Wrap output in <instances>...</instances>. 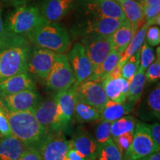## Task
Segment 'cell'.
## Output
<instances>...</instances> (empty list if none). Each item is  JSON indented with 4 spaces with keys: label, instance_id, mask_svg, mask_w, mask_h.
Here are the masks:
<instances>
[{
    "label": "cell",
    "instance_id": "37",
    "mask_svg": "<svg viewBox=\"0 0 160 160\" xmlns=\"http://www.w3.org/2000/svg\"><path fill=\"white\" fill-rule=\"evenodd\" d=\"M147 43L151 47H154L160 43V30L159 26H150L146 32Z\"/></svg>",
    "mask_w": 160,
    "mask_h": 160
},
{
    "label": "cell",
    "instance_id": "20",
    "mask_svg": "<svg viewBox=\"0 0 160 160\" xmlns=\"http://www.w3.org/2000/svg\"><path fill=\"white\" fill-rule=\"evenodd\" d=\"M70 145L91 160L95 159L99 148L93 136L85 131H77L70 140Z\"/></svg>",
    "mask_w": 160,
    "mask_h": 160
},
{
    "label": "cell",
    "instance_id": "2",
    "mask_svg": "<svg viewBox=\"0 0 160 160\" xmlns=\"http://www.w3.org/2000/svg\"><path fill=\"white\" fill-rule=\"evenodd\" d=\"M3 108L12 135L28 146L38 148L49 132L38 122L33 111H12Z\"/></svg>",
    "mask_w": 160,
    "mask_h": 160
},
{
    "label": "cell",
    "instance_id": "26",
    "mask_svg": "<svg viewBox=\"0 0 160 160\" xmlns=\"http://www.w3.org/2000/svg\"><path fill=\"white\" fill-rule=\"evenodd\" d=\"M150 27L148 23L145 22L140 28L136 32L135 34L132 37L128 45L127 46L125 51L120 55V59L118 65L119 66H122L124 63L137 52L138 50L141 48L142 45L145 40L146 32L147 30Z\"/></svg>",
    "mask_w": 160,
    "mask_h": 160
},
{
    "label": "cell",
    "instance_id": "3",
    "mask_svg": "<svg viewBox=\"0 0 160 160\" xmlns=\"http://www.w3.org/2000/svg\"><path fill=\"white\" fill-rule=\"evenodd\" d=\"M27 37L35 46L57 53H65L71 44L68 32L63 26L47 21L38 26Z\"/></svg>",
    "mask_w": 160,
    "mask_h": 160
},
{
    "label": "cell",
    "instance_id": "17",
    "mask_svg": "<svg viewBox=\"0 0 160 160\" xmlns=\"http://www.w3.org/2000/svg\"><path fill=\"white\" fill-rule=\"evenodd\" d=\"M138 115L143 121L159 120L160 85L159 82L143 98L138 109Z\"/></svg>",
    "mask_w": 160,
    "mask_h": 160
},
{
    "label": "cell",
    "instance_id": "30",
    "mask_svg": "<svg viewBox=\"0 0 160 160\" xmlns=\"http://www.w3.org/2000/svg\"><path fill=\"white\" fill-rule=\"evenodd\" d=\"M137 119L132 116H124L111 124V137L114 140L120 135L134 131Z\"/></svg>",
    "mask_w": 160,
    "mask_h": 160
},
{
    "label": "cell",
    "instance_id": "6",
    "mask_svg": "<svg viewBox=\"0 0 160 160\" xmlns=\"http://www.w3.org/2000/svg\"><path fill=\"white\" fill-rule=\"evenodd\" d=\"M76 82L77 80L68 57L64 53H58L48 75L44 81L46 88L58 93L69 88Z\"/></svg>",
    "mask_w": 160,
    "mask_h": 160
},
{
    "label": "cell",
    "instance_id": "7",
    "mask_svg": "<svg viewBox=\"0 0 160 160\" xmlns=\"http://www.w3.org/2000/svg\"><path fill=\"white\" fill-rule=\"evenodd\" d=\"M157 151L147 124L136 122L131 145L123 156V160H138Z\"/></svg>",
    "mask_w": 160,
    "mask_h": 160
},
{
    "label": "cell",
    "instance_id": "13",
    "mask_svg": "<svg viewBox=\"0 0 160 160\" xmlns=\"http://www.w3.org/2000/svg\"><path fill=\"white\" fill-rule=\"evenodd\" d=\"M33 113L38 122L49 133L62 131L59 124L57 104L54 96L39 102L33 111Z\"/></svg>",
    "mask_w": 160,
    "mask_h": 160
},
{
    "label": "cell",
    "instance_id": "42",
    "mask_svg": "<svg viewBox=\"0 0 160 160\" xmlns=\"http://www.w3.org/2000/svg\"><path fill=\"white\" fill-rule=\"evenodd\" d=\"M121 68L122 67L119 66L117 64V65L116 67L113 68V69L111 70V71L108 73L105 77H107V78H111V79H117V78L121 77H122V73H121ZM103 77V78H104ZM102 78V79H103ZM101 82V81H100Z\"/></svg>",
    "mask_w": 160,
    "mask_h": 160
},
{
    "label": "cell",
    "instance_id": "36",
    "mask_svg": "<svg viewBox=\"0 0 160 160\" xmlns=\"http://www.w3.org/2000/svg\"><path fill=\"white\" fill-rule=\"evenodd\" d=\"M133 137V132H128L123 134L120 135L117 139L113 140V142L117 145L118 149L119 150L120 153H122V157L126 153V151L128 150L130 146L131 145L132 140Z\"/></svg>",
    "mask_w": 160,
    "mask_h": 160
},
{
    "label": "cell",
    "instance_id": "43",
    "mask_svg": "<svg viewBox=\"0 0 160 160\" xmlns=\"http://www.w3.org/2000/svg\"><path fill=\"white\" fill-rule=\"evenodd\" d=\"M3 2L11 4V5H13L15 6H19V5H23L29 2L31 0H1Z\"/></svg>",
    "mask_w": 160,
    "mask_h": 160
},
{
    "label": "cell",
    "instance_id": "34",
    "mask_svg": "<svg viewBox=\"0 0 160 160\" xmlns=\"http://www.w3.org/2000/svg\"><path fill=\"white\" fill-rule=\"evenodd\" d=\"M157 56L154 61L145 70V79L148 83L152 84L159 81L160 79V54L159 47L157 50Z\"/></svg>",
    "mask_w": 160,
    "mask_h": 160
},
{
    "label": "cell",
    "instance_id": "25",
    "mask_svg": "<svg viewBox=\"0 0 160 160\" xmlns=\"http://www.w3.org/2000/svg\"><path fill=\"white\" fill-rule=\"evenodd\" d=\"M134 34L135 32L131 24L129 22L128 20L125 19L111 35L112 50L117 51L121 55L125 51Z\"/></svg>",
    "mask_w": 160,
    "mask_h": 160
},
{
    "label": "cell",
    "instance_id": "33",
    "mask_svg": "<svg viewBox=\"0 0 160 160\" xmlns=\"http://www.w3.org/2000/svg\"><path fill=\"white\" fill-rule=\"evenodd\" d=\"M111 124L112 122H109L100 121L99 124L96 128L93 137L95 138L99 147H101L102 145L112 139Z\"/></svg>",
    "mask_w": 160,
    "mask_h": 160
},
{
    "label": "cell",
    "instance_id": "21",
    "mask_svg": "<svg viewBox=\"0 0 160 160\" xmlns=\"http://www.w3.org/2000/svg\"><path fill=\"white\" fill-rule=\"evenodd\" d=\"M103 88L108 99L117 102L127 100L129 90V82L122 77L117 79L104 77L101 80Z\"/></svg>",
    "mask_w": 160,
    "mask_h": 160
},
{
    "label": "cell",
    "instance_id": "16",
    "mask_svg": "<svg viewBox=\"0 0 160 160\" xmlns=\"http://www.w3.org/2000/svg\"><path fill=\"white\" fill-rule=\"evenodd\" d=\"M76 87L77 84L75 83L69 88L56 93L54 95L57 104L59 124L62 131L68 127L73 117L77 102Z\"/></svg>",
    "mask_w": 160,
    "mask_h": 160
},
{
    "label": "cell",
    "instance_id": "32",
    "mask_svg": "<svg viewBox=\"0 0 160 160\" xmlns=\"http://www.w3.org/2000/svg\"><path fill=\"white\" fill-rule=\"evenodd\" d=\"M139 57H140V49L132 55L125 63L122 66L121 73L122 77L129 81L136 72L137 71L139 66Z\"/></svg>",
    "mask_w": 160,
    "mask_h": 160
},
{
    "label": "cell",
    "instance_id": "38",
    "mask_svg": "<svg viewBox=\"0 0 160 160\" xmlns=\"http://www.w3.org/2000/svg\"><path fill=\"white\" fill-rule=\"evenodd\" d=\"M11 131L3 105L0 101V137L11 135Z\"/></svg>",
    "mask_w": 160,
    "mask_h": 160
},
{
    "label": "cell",
    "instance_id": "14",
    "mask_svg": "<svg viewBox=\"0 0 160 160\" xmlns=\"http://www.w3.org/2000/svg\"><path fill=\"white\" fill-rule=\"evenodd\" d=\"M69 63L74 73L77 83H81L91 77L93 67L81 42L73 45L68 57Z\"/></svg>",
    "mask_w": 160,
    "mask_h": 160
},
{
    "label": "cell",
    "instance_id": "4",
    "mask_svg": "<svg viewBox=\"0 0 160 160\" xmlns=\"http://www.w3.org/2000/svg\"><path fill=\"white\" fill-rule=\"evenodd\" d=\"M45 21L37 6L23 5L17 6L8 16L4 26L7 33L28 37Z\"/></svg>",
    "mask_w": 160,
    "mask_h": 160
},
{
    "label": "cell",
    "instance_id": "29",
    "mask_svg": "<svg viewBox=\"0 0 160 160\" xmlns=\"http://www.w3.org/2000/svg\"><path fill=\"white\" fill-rule=\"evenodd\" d=\"M120 59V53L117 51L112 50L107 57L100 65L93 69V72L88 79L101 81L113 68L117 65Z\"/></svg>",
    "mask_w": 160,
    "mask_h": 160
},
{
    "label": "cell",
    "instance_id": "27",
    "mask_svg": "<svg viewBox=\"0 0 160 160\" xmlns=\"http://www.w3.org/2000/svg\"><path fill=\"white\" fill-rule=\"evenodd\" d=\"M73 117L79 123L93 122L99 119L100 112L95 108L77 98Z\"/></svg>",
    "mask_w": 160,
    "mask_h": 160
},
{
    "label": "cell",
    "instance_id": "9",
    "mask_svg": "<svg viewBox=\"0 0 160 160\" xmlns=\"http://www.w3.org/2000/svg\"><path fill=\"white\" fill-rule=\"evenodd\" d=\"M124 20L111 18H87L83 19L78 24L74 31L82 37L110 36L118 28Z\"/></svg>",
    "mask_w": 160,
    "mask_h": 160
},
{
    "label": "cell",
    "instance_id": "8",
    "mask_svg": "<svg viewBox=\"0 0 160 160\" xmlns=\"http://www.w3.org/2000/svg\"><path fill=\"white\" fill-rule=\"evenodd\" d=\"M58 53L35 46L30 52L27 72L44 82L51 71Z\"/></svg>",
    "mask_w": 160,
    "mask_h": 160
},
{
    "label": "cell",
    "instance_id": "1",
    "mask_svg": "<svg viewBox=\"0 0 160 160\" xmlns=\"http://www.w3.org/2000/svg\"><path fill=\"white\" fill-rule=\"evenodd\" d=\"M31 48L25 37L7 33L0 42V82L27 72Z\"/></svg>",
    "mask_w": 160,
    "mask_h": 160
},
{
    "label": "cell",
    "instance_id": "40",
    "mask_svg": "<svg viewBox=\"0 0 160 160\" xmlns=\"http://www.w3.org/2000/svg\"><path fill=\"white\" fill-rule=\"evenodd\" d=\"M18 160H43V159L37 148L28 147Z\"/></svg>",
    "mask_w": 160,
    "mask_h": 160
},
{
    "label": "cell",
    "instance_id": "12",
    "mask_svg": "<svg viewBox=\"0 0 160 160\" xmlns=\"http://www.w3.org/2000/svg\"><path fill=\"white\" fill-rule=\"evenodd\" d=\"M81 43L85 48L93 69L100 65L112 51L111 37L110 36H93L82 37Z\"/></svg>",
    "mask_w": 160,
    "mask_h": 160
},
{
    "label": "cell",
    "instance_id": "39",
    "mask_svg": "<svg viewBox=\"0 0 160 160\" xmlns=\"http://www.w3.org/2000/svg\"><path fill=\"white\" fill-rule=\"evenodd\" d=\"M150 133L154 143L157 151H160V125L159 122H156L153 124H147Z\"/></svg>",
    "mask_w": 160,
    "mask_h": 160
},
{
    "label": "cell",
    "instance_id": "15",
    "mask_svg": "<svg viewBox=\"0 0 160 160\" xmlns=\"http://www.w3.org/2000/svg\"><path fill=\"white\" fill-rule=\"evenodd\" d=\"M5 108L12 111H33L39 103V96L36 90H26L13 94L0 97Z\"/></svg>",
    "mask_w": 160,
    "mask_h": 160
},
{
    "label": "cell",
    "instance_id": "46",
    "mask_svg": "<svg viewBox=\"0 0 160 160\" xmlns=\"http://www.w3.org/2000/svg\"><path fill=\"white\" fill-rule=\"evenodd\" d=\"M158 2H160V0H141V2H140L142 6V8L148 5H154V4Z\"/></svg>",
    "mask_w": 160,
    "mask_h": 160
},
{
    "label": "cell",
    "instance_id": "18",
    "mask_svg": "<svg viewBox=\"0 0 160 160\" xmlns=\"http://www.w3.org/2000/svg\"><path fill=\"white\" fill-rule=\"evenodd\" d=\"M76 0H45L40 12L48 22H57L62 19L75 6Z\"/></svg>",
    "mask_w": 160,
    "mask_h": 160
},
{
    "label": "cell",
    "instance_id": "19",
    "mask_svg": "<svg viewBox=\"0 0 160 160\" xmlns=\"http://www.w3.org/2000/svg\"><path fill=\"white\" fill-rule=\"evenodd\" d=\"M26 90H36L35 84L28 72L18 73L0 82V97Z\"/></svg>",
    "mask_w": 160,
    "mask_h": 160
},
{
    "label": "cell",
    "instance_id": "23",
    "mask_svg": "<svg viewBox=\"0 0 160 160\" xmlns=\"http://www.w3.org/2000/svg\"><path fill=\"white\" fill-rule=\"evenodd\" d=\"M134 104L126 100L124 102H117L108 99L100 111L99 121L113 122L119 118L131 113Z\"/></svg>",
    "mask_w": 160,
    "mask_h": 160
},
{
    "label": "cell",
    "instance_id": "10",
    "mask_svg": "<svg viewBox=\"0 0 160 160\" xmlns=\"http://www.w3.org/2000/svg\"><path fill=\"white\" fill-rule=\"evenodd\" d=\"M71 147L62 131L51 132L48 134L38 149L43 160H65L67 152Z\"/></svg>",
    "mask_w": 160,
    "mask_h": 160
},
{
    "label": "cell",
    "instance_id": "31",
    "mask_svg": "<svg viewBox=\"0 0 160 160\" xmlns=\"http://www.w3.org/2000/svg\"><path fill=\"white\" fill-rule=\"evenodd\" d=\"M94 160H123V157L111 139L99 147Z\"/></svg>",
    "mask_w": 160,
    "mask_h": 160
},
{
    "label": "cell",
    "instance_id": "28",
    "mask_svg": "<svg viewBox=\"0 0 160 160\" xmlns=\"http://www.w3.org/2000/svg\"><path fill=\"white\" fill-rule=\"evenodd\" d=\"M129 90L127 101L136 104L142 95L146 83L145 71L139 67L133 77L129 80Z\"/></svg>",
    "mask_w": 160,
    "mask_h": 160
},
{
    "label": "cell",
    "instance_id": "5",
    "mask_svg": "<svg viewBox=\"0 0 160 160\" xmlns=\"http://www.w3.org/2000/svg\"><path fill=\"white\" fill-rule=\"evenodd\" d=\"M75 7L84 19L111 18L124 20L126 18L120 5L114 0H76Z\"/></svg>",
    "mask_w": 160,
    "mask_h": 160
},
{
    "label": "cell",
    "instance_id": "44",
    "mask_svg": "<svg viewBox=\"0 0 160 160\" xmlns=\"http://www.w3.org/2000/svg\"><path fill=\"white\" fill-rule=\"evenodd\" d=\"M138 160H160V152L159 151H155L151 153V154L141 158V159Z\"/></svg>",
    "mask_w": 160,
    "mask_h": 160
},
{
    "label": "cell",
    "instance_id": "35",
    "mask_svg": "<svg viewBox=\"0 0 160 160\" xmlns=\"http://www.w3.org/2000/svg\"><path fill=\"white\" fill-rule=\"evenodd\" d=\"M154 51L153 48L151 47L147 42H144L141 48H140L139 66L140 68L145 71L148 67L154 61L155 59Z\"/></svg>",
    "mask_w": 160,
    "mask_h": 160
},
{
    "label": "cell",
    "instance_id": "41",
    "mask_svg": "<svg viewBox=\"0 0 160 160\" xmlns=\"http://www.w3.org/2000/svg\"><path fill=\"white\" fill-rule=\"evenodd\" d=\"M65 160H91L89 158L85 157V156L80 153L79 152L76 151L74 148L70 147L67 154L65 157Z\"/></svg>",
    "mask_w": 160,
    "mask_h": 160
},
{
    "label": "cell",
    "instance_id": "11",
    "mask_svg": "<svg viewBox=\"0 0 160 160\" xmlns=\"http://www.w3.org/2000/svg\"><path fill=\"white\" fill-rule=\"evenodd\" d=\"M76 84L77 99L101 111L108 100L101 82L88 79Z\"/></svg>",
    "mask_w": 160,
    "mask_h": 160
},
{
    "label": "cell",
    "instance_id": "22",
    "mask_svg": "<svg viewBox=\"0 0 160 160\" xmlns=\"http://www.w3.org/2000/svg\"><path fill=\"white\" fill-rule=\"evenodd\" d=\"M28 147L12 134L0 137V160H18Z\"/></svg>",
    "mask_w": 160,
    "mask_h": 160
},
{
    "label": "cell",
    "instance_id": "45",
    "mask_svg": "<svg viewBox=\"0 0 160 160\" xmlns=\"http://www.w3.org/2000/svg\"><path fill=\"white\" fill-rule=\"evenodd\" d=\"M5 34H6V31L5 30V26H4L2 18L1 11H0V42L2 40Z\"/></svg>",
    "mask_w": 160,
    "mask_h": 160
},
{
    "label": "cell",
    "instance_id": "24",
    "mask_svg": "<svg viewBox=\"0 0 160 160\" xmlns=\"http://www.w3.org/2000/svg\"><path fill=\"white\" fill-rule=\"evenodd\" d=\"M122 10L126 19L131 24L136 33L140 26L145 22L143 8L141 3L136 0H114Z\"/></svg>",
    "mask_w": 160,
    "mask_h": 160
}]
</instances>
